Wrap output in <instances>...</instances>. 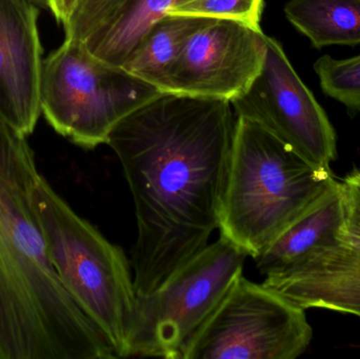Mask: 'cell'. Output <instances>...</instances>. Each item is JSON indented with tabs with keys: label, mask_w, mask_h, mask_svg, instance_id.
Wrapping results in <instances>:
<instances>
[{
	"label": "cell",
	"mask_w": 360,
	"mask_h": 359,
	"mask_svg": "<svg viewBox=\"0 0 360 359\" xmlns=\"http://www.w3.org/2000/svg\"><path fill=\"white\" fill-rule=\"evenodd\" d=\"M236 119L226 99L165 92L110 133L134 202L137 296L164 284L219 228Z\"/></svg>",
	"instance_id": "6da1fadb"
},
{
	"label": "cell",
	"mask_w": 360,
	"mask_h": 359,
	"mask_svg": "<svg viewBox=\"0 0 360 359\" xmlns=\"http://www.w3.org/2000/svg\"><path fill=\"white\" fill-rule=\"evenodd\" d=\"M27 136L0 119V359L118 358L63 286L33 207Z\"/></svg>",
	"instance_id": "7a4b0ae2"
},
{
	"label": "cell",
	"mask_w": 360,
	"mask_h": 359,
	"mask_svg": "<svg viewBox=\"0 0 360 359\" xmlns=\"http://www.w3.org/2000/svg\"><path fill=\"white\" fill-rule=\"evenodd\" d=\"M338 183L264 126L237 117L220 214V236L259 256Z\"/></svg>",
	"instance_id": "3957f363"
},
{
	"label": "cell",
	"mask_w": 360,
	"mask_h": 359,
	"mask_svg": "<svg viewBox=\"0 0 360 359\" xmlns=\"http://www.w3.org/2000/svg\"><path fill=\"white\" fill-rule=\"evenodd\" d=\"M33 207L65 288L124 358L137 293L126 254L77 214L40 176Z\"/></svg>",
	"instance_id": "277c9868"
},
{
	"label": "cell",
	"mask_w": 360,
	"mask_h": 359,
	"mask_svg": "<svg viewBox=\"0 0 360 359\" xmlns=\"http://www.w3.org/2000/svg\"><path fill=\"white\" fill-rule=\"evenodd\" d=\"M162 93L67 38L42 65L41 114L55 132L84 149L107 145L118 122Z\"/></svg>",
	"instance_id": "5b68a950"
},
{
	"label": "cell",
	"mask_w": 360,
	"mask_h": 359,
	"mask_svg": "<svg viewBox=\"0 0 360 359\" xmlns=\"http://www.w3.org/2000/svg\"><path fill=\"white\" fill-rule=\"evenodd\" d=\"M248 256L219 236L158 289L137 296L124 358L182 359L188 341L243 275Z\"/></svg>",
	"instance_id": "8992f818"
},
{
	"label": "cell",
	"mask_w": 360,
	"mask_h": 359,
	"mask_svg": "<svg viewBox=\"0 0 360 359\" xmlns=\"http://www.w3.org/2000/svg\"><path fill=\"white\" fill-rule=\"evenodd\" d=\"M312 337L304 309L240 275L188 341L182 359H295Z\"/></svg>",
	"instance_id": "52a82bcc"
},
{
	"label": "cell",
	"mask_w": 360,
	"mask_h": 359,
	"mask_svg": "<svg viewBox=\"0 0 360 359\" xmlns=\"http://www.w3.org/2000/svg\"><path fill=\"white\" fill-rule=\"evenodd\" d=\"M230 103L236 117L257 122L307 162L331 169L338 156L335 130L274 38L266 36V56L255 79Z\"/></svg>",
	"instance_id": "ba28073f"
},
{
	"label": "cell",
	"mask_w": 360,
	"mask_h": 359,
	"mask_svg": "<svg viewBox=\"0 0 360 359\" xmlns=\"http://www.w3.org/2000/svg\"><path fill=\"white\" fill-rule=\"evenodd\" d=\"M266 50V35L260 27L214 19L188 38L165 92L231 101L255 79Z\"/></svg>",
	"instance_id": "9c48e42d"
},
{
	"label": "cell",
	"mask_w": 360,
	"mask_h": 359,
	"mask_svg": "<svg viewBox=\"0 0 360 359\" xmlns=\"http://www.w3.org/2000/svg\"><path fill=\"white\" fill-rule=\"evenodd\" d=\"M40 10L29 0H0V119L25 136L41 115Z\"/></svg>",
	"instance_id": "30bf717a"
},
{
	"label": "cell",
	"mask_w": 360,
	"mask_h": 359,
	"mask_svg": "<svg viewBox=\"0 0 360 359\" xmlns=\"http://www.w3.org/2000/svg\"><path fill=\"white\" fill-rule=\"evenodd\" d=\"M262 284L302 309L321 308L360 318V228L346 223L332 244L266 274Z\"/></svg>",
	"instance_id": "8fae6325"
},
{
	"label": "cell",
	"mask_w": 360,
	"mask_h": 359,
	"mask_svg": "<svg viewBox=\"0 0 360 359\" xmlns=\"http://www.w3.org/2000/svg\"><path fill=\"white\" fill-rule=\"evenodd\" d=\"M346 223L344 189L338 181L311 210L256 257V267L264 275L290 267L313 251L332 244Z\"/></svg>",
	"instance_id": "7c38bea8"
},
{
	"label": "cell",
	"mask_w": 360,
	"mask_h": 359,
	"mask_svg": "<svg viewBox=\"0 0 360 359\" xmlns=\"http://www.w3.org/2000/svg\"><path fill=\"white\" fill-rule=\"evenodd\" d=\"M188 1L126 0L112 18L82 44L97 58L122 67L149 30L173 8Z\"/></svg>",
	"instance_id": "4fadbf2b"
},
{
	"label": "cell",
	"mask_w": 360,
	"mask_h": 359,
	"mask_svg": "<svg viewBox=\"0 0 360 359\" xmlns=\"http://www.w3.org/2000/svg\"><path fill=\"white\" fill-rule=\"evenodd\" d=\"M214 18L165 15L146 34L122 67L165 92L169 74L188 38Z\"/></svg>",
	"instance_id": "5bb4252c"
},
{
	"label": "cell",
	"mask_w": 360,
	"mask_h": 359,
	"mask_svg": "<svg viewBox=\"0 0 360 359\" xmlns=\"http://www.w3.org/2000/svg\"><path fill=\"white\" fill-rule=\"evenodd\" d=\"M285 13L316 48L360 44V0H290Z\"/></svg>",
	"instance_id": "9a60e30c"
},
{
	"label": "cell",
	"mask_w": 360,
	"mask_h": 359,
	"mask_svg": "<svg viewBox=\"0 0 360 359\" xmlns=\"http://www.w3.org/2000/svg\"><path fill=\"white\" fill-rule=\"evenodd\" d=\"M314 70L326 95L360 111V55L348 59L325 55L317 59Z\"/></svg>",
	"instance_id": "2e32d148"
},
{
	"label": "cell",
	"mask_w": 360,
	"mask_h": 359,
	"mask_svg": "<svg viewBox=\"0 0 360 359\" xmlns=\"http://www.w3.org/2000/svg\"><path fill=\"white\" fill-rule=\"evenodd\" d=\"M264 0H191L176 6L169 15L230 19L260 27Z\"/></svg>",
	"instance_id": "e0dca14e"
},
{
	"label": "cell",
	"mask_w": 360,
	"mask_h": 359,
	"mask_svg": "<svg viewBox=\"0 0 360 359\" xmlns=\"http://www.w3.org/2000/svg\"><path fill=\"white\" fill-rule=\"evenodd\" d=\"M126 0H78L63 23L65 38L84 42L105 25Z\"/></svg>",
	"instance_id": "ac0fdd59"
},
{
	"label": "cell",
	"mask_w": 360,
	"mask_h": 359,
	"mask_svg": "<svg viewBox=\"0 0 360 359\" xmlns=\"http://www.w3.org/2000/svg\"><path fill=\"white\" fill-rule=\"evenodd\" d=\"M347 223L360 228V168L351 172L342 181Z\"/></svg>",
	"instance_id": "d6986e66"
},
{
	"label": "cell",
	"mask_w": 360,
	"mask_h": 359,
	"mask_svg": "<svg viewBox=\"0 0 360 359\" xmlns=\"http://www.w3.org/2000/svg\"><path fill=\"white\" fill-rule=\"evenodd\" d=\"M77 2L78 0H48V8L57 22L63 25L71 16Z\"/></svg>",
	"instance_id": "ffe728a7"
},
{
	"label": "cell",
	"mask_w": 360,
	"mask_h": 359,
	"mask_svg": "<svg viewBox=\"0 0 360 359\" xmlns=\"http://www.w3.org/2000/svg\"><path fill=\"white\" fill-rule=\"evenodd\" d=\"M29 1L33 2L36 6H39L40 8H49L48 0H29Z\"/></svg>",
	"instance_id": "44dd1931"
}]
</instances>
